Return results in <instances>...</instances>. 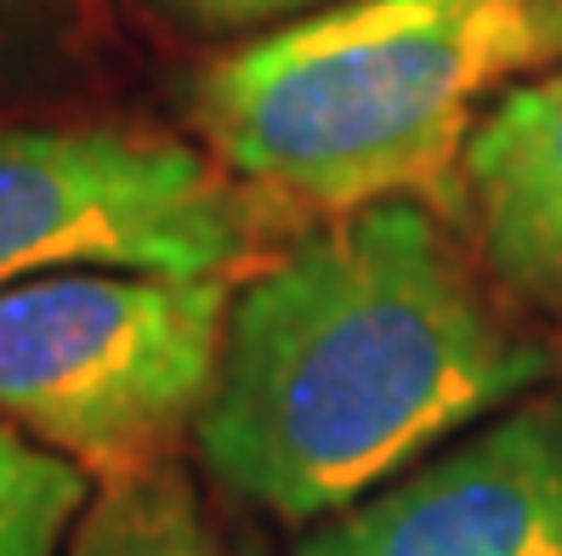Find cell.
<instances>
[{
	"instance_id": "obj_2",
	"label": "cell",
	"mask_w": 562,
	"mask_h": 556,
	"mask_svg": "<svg viewBox=\"0 0 562 556\" xmlns=\"http://www.w3.org/2000/svg\"><path fill=\"white\" fill-rule=\"evenodd\" d=\"M540 63V0H336L227 52L193 125L250 193L341 216L454 188L477 97Z\"/></svg>"
},
{
	"instance_id": "obj_5",
	"label": "cell",
	"mask_w": 562,
	"mask_h": 556,
	"mask_svg": "<svg viewBox=\"0 0 562 556\" xmlns=\"http://www.w3.org/2000/svg\"><path fill=\"white\" fill-rule=\"evenodd\" d=\"M290 556H562V392L488 415L454 449L313 522Z\"/></svg>"
},
{
	"instance_id": "obj_9",
	"label": "cell",
	"mask_w": 562,
	"mask_h": 556,
	"mask_svg": "<svg viewBox=\"0 0 562 556\" xmlns=\"http://www.w3.org/2000/svg\"><path fill=\"white\" fill-rule=\"evenodd\" d=\"M159 7L193 29H250V23L290 18V12L336 7V0H159Z\"/></svg>"
},
{
	"instance_id": "obj_7",
	"label": "cell",
	"mask_w": 562,
	"mask_h": 556,
	"mask_svg": "<svg viewBox=\"0 0 562 556\" xmlns=\"http://www.w3.org/2000/svg\"><path fill=\"white\" fill-rule=\"evenodd\" d=\"M63 556H227L177 461L97 483Z\"/></svg>"
},
{
	"instance_id": "obj_11",
	"label": "cell",
	"mask_w": 562,
	"mask_h": 556,
	"mask_svg": "<svg viewBox=\"0 0 562 556\" xmlns=\"http://www.w3.org/2000/svg\"><path fill=\"white\" fill-rule=\"evenodd\" d=\"M0 7H7V0H0Z\"/></svg>"
},
{
	"instance_id": "obj_6",
	"label": "cell",
	"mask_w": 562,
	"mask_h": 556,
	"mask_svg": "<svg viewBox=\"0 0 562 556\" xmlns=\"http://www.w3.org/2000/svg\"><path fill=\"white\" fill-rule=\"evenodd\" d=\"M454 193L483 268L517 302L562 318V63L506 86L477 114Z\"/></svg>"
},
{
	"instance_id": "obj_8",
	"label": "cell",
	"mask_w": 562,
	"mask_h": 556,
	"mask_svg": "<svg viewBox=\"0 0 562 556\" xmlns=\"http://www.w3.org/2000/svg\"><path fill=\"white\" fill-rule=\"evenodd\" d=\"M97 483L0 420V556H63Z\"/></svg>"
},
{
	"instance_id": "obj_1",
	"label": "cell",
	"mask_w": 562,
	"mask_h": 556,
	"mask_svg": "<svg viewBox=\"0 0 562 556\" xmlns=\"http://www.w3.org/2000/svg\"><path fill=\"white\" fill-rule=\"evenodd\" d=\"M557 358L494 307L420 200L329 216L234 284L193 427L205 472L290 529L329 522L512 409Z\"/></svg>"
},
{
	"instance_id": "obj_10",
	"label": "cell",
	"mask_w": 562,
	"mask_h": 556,
	"mask_svg": "<svg viewBox=\"0 0 562 556\" xmlns=\"http://www.w3.org/2000/svg\"><path fill=\"white\" fill-rule=\"evenodd\" d=\"M540 52L546 63L562 57V0H540Z\"/></svg>"
},
{
	"instance_id": "obj_4",
	"label": "cell",
	"mask_w": 562,
	"mask_h": 556,
	"mask_svg": "<svg viewBox=\"0 0 562 556\" xmlns=\"http://www.w3.org/2000/svg\"><path fill=\"white\" fill-rule=\"evenodd\" d=\"M250 239V188L177 137L0 125V290L80 268L227 279Z\"/></svg>"
},
{
	"instance_id": "obj_3",
	"label": "cell",
	"mask_w": 562,
	"mask_h": 556,
	"mask_svg": "<svg viewBox=\"0 0 562 556\" xmlns=\"http://www.w3.org/2000/svg\"><path fill=\"white\" fill-rule=\"evenodd\" d=\"M234 279L46 273L0 290V420L91 483L165 466L222 370Z\"/></svg>"
}]
</instances>
